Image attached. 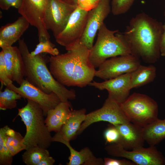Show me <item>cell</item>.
<instances>
[{
  "instance_id": "6da1fadb",
  "label": "cell",
  "mask_w": 165,
  "mask_h": 165,
  "mask_svg": "<svg viewBox=\"0 0 165 165\" xmlns=\"http://www.w3.org/2000/svg\"><path fill=\"white\" fill-rule=\"evenodd\" d=\"M66 50L65 53L49 58L53 76L67 86L82 88L89 85L96 71L89 59L90 49L79 41Z\"/></svg>"
},
{
  "instance_id": "7a4b0ae2",
  "label": "cell",
  "mask_w": 165,
  "mask_h": 165,
  "mask_svg": "<svg viewBox=\"0 0 165 165\" xmlns=\"http://www.w3.org/2000/svg\"><path fill=\"white\" fill-rule=\"evenodd\" d=\"M163 24L144 13L132 17L125 31L119 34L131 54L148 63H154L160 53V42Z\"/></svg>"
},
{
  "instance_id": "3957f363",
  "label": "cell",
  "mask_w": 165,
  "mask_h": 165,
  "mask_svg": "<svg viewBox=\"0 0 165 165\" xmlns=\"http://www.w3.org/2000/svg\"><path fill=\"white\" fill-rule=\"evenodd\" d=\"M18 47L24 62L26 79L46 93H55L61 102L70 103L68 100L75 99V90L67 89L53 77L41 54L31 56L24 38L18 41Z\"/></svg>"
},
{
  "instance_id": "277c9868",
  "label": "cell",
  "mask_w": 165,
  "mask_h": 165,
  "mask_svg": "<svg viewBox=\"0 0 165 165\" xmlns=\"http://www.w3.org/2000/svg\"><path fill=\"white\" fill-rule=\"evenodd\" d=\"M27 100V104L18 109L17 115L26 126L24 139L26 150L35 146L47 149L52 142V137L46 125L42 109L37 103Z\"/></svg>"
},
{
  "instance_id": "5b68a950",
  "label": "cell",
  "mask_w": 165,
  "mask_h": 165,
  "mask_svg": "<svg viewBox=\"0 0 165 165\" xmlns=\"http://www.w3.org/2000/svg\"><path fill=\"white\" fill-rule=\"evenodd\" d=\"M118 31V30L109 29L104 23L100 28L96 42L89 53V60L95 68L109 58L131 54Z\"/></svg>"
},
{
  "instance_id": "8992f818",
  "label": "cell",
  "mask_w": 165,
  "mask_h": 165,
  "mask_svg": "<svg viewBox=\"0 0 165 165\" xmlns=\"http://www.w3.org/2000/svg\"><path fill=\"white\" fill-rule=\"evenodd\" d=\"M120 106L130 121L141 127L158 118L157 104L146 95L134 93Z\"/></svg>"
},
{
  "instance_id": "52a82bcc",
  "label": "cell",
  "mask_w": 165,
  "mask_h": 165,
  "mask_svg": "<svg viewBox=\"0 0 165 165\" xmlns=\"http://www.w3.org/2000/svg\"><path fill=\"white\" fill-rule=\"evenodd\" d=\"M105 149L109 155L128 159L138 165H165V157L155 146L138 147L128 151L117 144H111Z\"/></svg>"
},
{
  "instance_id": "ba28073f",
  "label": "cell",
  "mask_w": 165,
  "mask_h": 165,
  "mask_svg": "<svg viewBox=\"0 0 165 165\" xmlns=\"http://www.w3.org/2000/svg\"><path fill=\"white\" fill-rule=\"evenodd\" d=\"M101 121L114 125L130 122L121 108L120 104L108 97L101 108L86 114L77 134H81L91 124Z\"/></svg>"
},
{
  "instance_id": "9c48e42d",
  "label": "cell",
  "mask_w": 165,
  "mask_h": 165,
  "mask_svg": "<svg viewBox=\"0 0 165 165\" xmlns=\"http://www.w3.org/2000/svg\"><path fill=\"white\" fill-rule=\"evenodd\" d=\"M140 65V59L132 54L112 57L100 65L95 76L106 80L132 72Z\"/></svg>"
},
{
  "instance_id": "30bf717a",
  "label": "cell",
  "mask_w": 165,
  "mask_h": 165,
  "mask_svg": "<svg viewBox=\"0 0 165 165\" xmlns=\"http://www.w3.org/2000/svg\"><path fill=\"white\" fill-rule=\"evenodd\" d=\"M77 7L61 0H49L44 22L46 29L51 31L54 38L64 29Z\"/></svg>"
},
{
  "instance_id": "8fae6325",
  "label": "cell",
  "mask_w": 165,
  "mask_h": 165,
  "mask_svg": "<svg viewBox=\"0 0 165 165\" xmlns=\"http://www.w3.org/2000/svg\"><path fill=\"white\" fill-rule=\"evenodd\" d=\"M88 12L77 6L64 29L55 38L57 43L66 50L79 41L85 28Z\"/></svg>"
},
{
  "instance_id": "7c38bea8",
  "label": "cell",
  "mask_w": 165,
  "mask_h": 165,
  "mask_svg": "<svg viewBox=\"0 0 165 165\" xmlns=\"http://www.w3.org/2000/svg\"><path fill=\"white\" fill-rule=\"evenodd\" d=\"M6 87L20 95L22 98L31 100L38 104L42 109L44 116H46L49 111L54 108L61 102L55 93H46L25 79L19 87L13 83Z\"/></svg>"
},
{
  "instance_id": "4fadbf2b",
  "label": "cell",
  "mask_w": 165,
  "mask_h": 165,
  "mask_svg": "<svg viewBox=\"0 0 165 165\" xmlns=\"http://www.w3.org/2000/svg\"><path fill=\"white\" fill-rule=\"evenodd\" d=\"M111 11L110 0H100L98 5L88 12L86 24L80 42L90 49L97 33Z\"/></svg>"
},
{
  "instance_id": "5bb4252c",
  "label": "cell",
  "mask_w": 165,
  "mask_h": 165,
  "mask_svg": "<svg viewBox=\"0 0 165 165\" xmlns=\"http://www.w3.org/2000/svg\"><path fill=\"white\" fill-rule=\"evenodd\" d=\"M131 72L121 75L117 77L102 82L94 81L89 84L100 90H106L108 97L121 104L129 96L131 87Z\"/></svg>"
},
{
  "instance_id": "9a60e30c",
  "label": "cell",
  "mask_w": 165,
  "mask_h": 165,
  "mask_svg": "<svg viewBox=\"0 0 165 165\" xmlns=\"http://www.w3.org/2000/svg\"><path fill=\"white\" fill-rule=\"evenodd\" d=\"M49 0H22L18 12L30 24L36 28L38 34H43L47 31L45 17Z\"/></svg>"
},
{
  "instance_id": "2e32d148",
  "label": "cell",
  "mask_w": 165,
  "mask_h": 165,
  "mask_svg": "<svg viewBox=\"0 0 165 165\" xmlns=\"http://www.w3.org/2000/svg\"><path fill=\"white\" fill-rule=\"evenodd\" d=\"M52 142L61 143L69 148L70 156L68 157V165H103L104 160L95 156L88 147H85L78 151L73 148L68 140L63 136L60 131L56 133L52 137Z\"/></svg>"
},
{
  "instance_id": "e0dca14e",
  "label": "cell",
  "mask_w": 165,
  "mask_h": 165,
  "mask_svg": "<svg viewBox=\"0 0 165 165\" xmlns=\"http://www.w3.org/2000/svg\"><path fill=\"white\" fill-rule=\"evenodd\" d=\"M1 50L10 78L20 85L24 79L25 69L22 56L18 47L12 46L2 49Z\"/></svg>"
},
{
  "instance_id": "ac0fdd59",
  "label": "cell",
  "mask_w": 165,
  "mask_h": 165,
  "mask_svg": "<svg viewBox=\"0 0 165 165\" xmlns=\"http://www.w3.org/2000/svg\"><path fill=\"white\" fill-rule=\"evenodd\" d=\"M30 24L23 16L14 22L8 24L0 28V47L2 49L12 46L28 28Z\"/></svg>"
},
{
  "instance_id": "d6986e66",
  "label": "cell",
  "mask_w": 165,
  "mask_h": 165,
  "mask_svg": "<svg viewBox=\"0 0 165 165\" xmlns=\"http://www.w3.org/2000/svg\"><path fill=\"white\" fill-rule=\"evenodd\" d=\"M115 126L121 136L120 141L118 144L124 148L133 149L143 146L145 141L142 127L130 122Z\"/></svg>"
},
{
  "instance_id": "ffe728a7",
  "label": "cell",
  "mask_w": 165,
  "mask_h": 165,
  "mask_svg": "<svg viewBox=\"0 0 165 165\" xmlns=\"http://www.w3.org/2000/svg\"><path fill=\"white\" fill-rule=\"evenodd\" d=\"M72 107L70 103L61 102L48 112L45 123L51 132L60 131L71 114Z\"/></svg>"
},
{
  "instance_id": "44dd1931",
  "label": "cell",
  "mask_w": 165,
  "mask_h": 165,
  "mask_svg": "<svg viewBox=\"0 0 165 165\" xmlns=\"http://www.w3.org/2000/svg\"><path fill=\"white\" fill-rule=\"evenodd\" d=\"M86 116V110L85 108L72 110L71 116L60 131L63 137L69 141L73 139L77 135Z\"/></svg>"
},
{
  "instance_id": "7402d4cb",
  "label": "cell",
  "mask_w": 165,
  "mask_h": 165,
  "mask_svg": "<svg viewBox=\"0 0 165 165\" xmlns=\"http://www.w3.org/2000/svg\"><path fill=\"white\" fill-rule=\"evenodd\" d=\"M145 141L150 146H155L165 138V119L158 118L143 127Z\"/></svg>"
},
{
  "instance_id": "603a6c76",
  "label": "cell",
  "mask_w": 165,
  "mask_h": 165,
  "mask_svg": "<svg viewBox=\"0 0 165 165\" xmlns=\"http://www.w3.org/2000/svg\"><path fill=\"white\" fill-rule=\"evenodd\" d=\"M156 68L152 65H140L131 72V87L137 88L153 81L156 76Z\"/></svg>"
},
{
  "instance_id": "cb8c5ba5",
  "label": "cell",
  "mask_w": 165,
  "mask_h": 165,
  "mask_svg": "<svg viewBox=\"0 0 165 165\" xmlns=\"http://www.w3.org/2000/svg\"><path fill=\"white\" fill-rule=\"evenodd\" d=\"M6 145L13 156L18 153L26 150L24 143V137L19 132L8 127L6 131Z\"/></svg>"
},
{
  "instance_id": "d4e9b609",
  "label": "cell",
  "mask_w": 165,
  "mask_h": 165,
  "mask_svg": "<svg viewBox=\"0 0 165 165\" xmlns=\"http://www.w3.org/2000/svg\"><path fill=\"white\" fill-rule=\"evenodd\" d=\"M50 156L47 149L35 146L26 150L22 155V159L27 165H38L42 160Z\"/></svg>"
},
{
  "instance_id": "484cf974",
  "label": "cell",
  "mask_w": 165,
  "mask_h": 165,
  "mask_svg": "<svg viewBox=\"0 0 165 165\" xmlns=\"http://www.w3.org/2000/svg\"><path fill=\"white\" fill-rule=\"evenodd\" d=\"M21 96L14 91L6 87L0 91V109H12L16 107L17 100H21Z\"/></svg>"
},
{
  "instance_id": "4316f807",
  "label": "cell",
  "mask_w": 165,
  "mask_h": 165,
  "mask_svg": "<svg viewBox=\"0 0 165 165\" xmlns=\"http://www.w3.org/2000/svg\"><path fill=\"white\" fill-rule=\"evenodd\" d=\"M9 127L6 125L0 129V165H11L13 156L6 143V131Z\"/></svg>"
},
{
  "instance_id": "83f0119b",
  "label": "cell",
  "mask_w": 165,
  "mask_h": 165,
  "mask_svg": "<svg viewBox=\"0 0 165 165\" xmlns=\"http://www.w3.org/2000/svg\"><path fill=\"white\" fill-rule=\"evenodd\" d=\"M55 46L50 40L39 42L34 50L30 53V55L32 57H34L43 53H49L51 56L58 55L59 53V51L57 49L54 48Z\"/></svg>"
},
{
  "instance_id": "f1b7e54d",
  "label": "cell",
  "mask_w": 165,
  "mask_h": 165,
  "mask_svg": "<svg viewBox=\"0 0 165 165\" xmlns=\"http://www.w3.org/2000/svg\"><path fill=\"white\" fill-rule=\"evenodd\" d=\"M135 0H112L111 12L114 15L125 13L130 9Z\"/></svg>"
},
{
  "instance_id": "f546056e",
  "label": "cell",
  "mask_w": 165,
  "mask_h": 165,
  "mask_svg": "<svg viewBox=\"0 0 165 165\" xmlns=\"http://www.w3.org/2000/svg\"><path fill=\"white\" fill-rule=\"evenodd\" d=\"M106 143H119L121 139L120 132L115 125L111 124L105 131L104 133Z\"/></svg>"
},
{
  "instance_id": "4dcf8cb0",
  "label": "cell",
  "mask_w": 165,
  "mask_h": 165,
  "mask_svg": "<svg viewBox=\"0 0 165 165\" xmlns=\"http://www.w3.org/2000/svg\"><path fill=\"white\" fill-rule=\"evenodd\" d=\"M0 81L2 85L6 87L12 84L13 81L9 76L2 50L0 52Z\"/></svg>"
},
{
  "instance_id": "1f68e13d",
  "label": "cell",
  "mask_w": 165,
  "mask_h": 165,
  "mask_svg": "<svg viewBox=\"0 0 165 165\" xmlns=\"http://www.w3.org/2000/svg\"><path fill=\"white\" fill-rule=\"evenodd\" d=\"M100 0H77V7L87 11H89L98 4Z\"/></svg>"
},
{
  "instance_id": "d6a6232c",
  "label": "cell",
  "mask_w": 165,
  "mask_h": 165,
  "mask_svg": "<svg viewBox=\"0 0 165 165\" xmlns=\"http://www.w3.org/2000/svg\"><path fill=\"white\" fill-rule=\"evenodd\" d=\"M22 3V0H0V7L4 10H8L11 7L19 9Z\"/></svg>"
},
{
  "instance_id": "836d02e7",
  "label": "cell",
  "mask_w": 165,
  "mask_h": 165,
  "mask_svg": "<svg viewBox=\"0 0 165 165\" xmlns=\"http://www.w3.org/2000/svg\"><path fill=\"white\" fill-rule=\"evenodd\" d=\"M104 165H136L131 161L125 159L118 160L106 157L104 159Z\"/></svg>"
},
{
  "instance_id": "e575fe53",
  "label": "cell",
  "mask_w": 165,
  "mask_h": 165,
  "mask_svg": "<svg viewBox=\"0 0 165 165\" xmlns=\"http://www.w3.org/2000/svg\"><path fill=\"white\" fill-rule=\"evenodd\" d=\"M163 31L160 42V55L165 57V22L163 24Z\"/></svg>"
},
{
  "instance_id": "d590c367",
  "label": "cell",
  "mask_w": 165,
  "mask_h": 165,
  "mask_svg": "<svg viewBox=\"0 0 165 165\" xmlns=\"http://www.w3.org/2000/svg\"><path fill=\"white\" fill-rule=\"evenodd\" d=\"M55 162V160L50 156L42 160L38 165H53Z\"/></svg>"
},
{
  "instance_id": "8d00e7d4",
  "label": "cell",
  "mask_w": 165,
  "mask_h": 165,
  "mask_svg": "<svg viewBox=\"0 0 165 165\" xmlns=\"http://www.w3.org/2000/svg\"><path fill=\"white\" fill-rule=\"evenodd\" d=\"M66 3L72 5H77V0H61Z\"/></svg>"
},
{
  "instance_id": "74e56055",
  "label": "cell",
  "mask_w": 165,
  "mask_h": 165,
  "mask_svg": "<svg viewBox=\"0 0 165 165\" xmlns=\"http://www.w3.org/2000/svg\"><path fill=\"white\" fill-rule=\"evenodd\" d=\"M164 16H165V11H164Z\"/></svg>"
}]
</instances>
